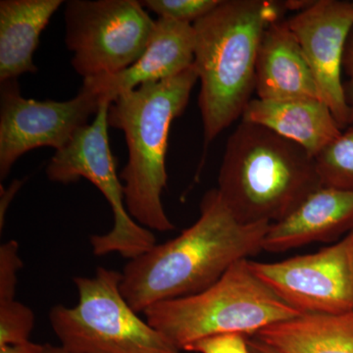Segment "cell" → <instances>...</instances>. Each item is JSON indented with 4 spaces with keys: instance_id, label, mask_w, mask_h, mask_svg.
Masks as SVG:
<instances>
[{
    "instance_id": "obj_6",
    "label": "cell",
    "mask_w": 353,
    "mask_h": 353,
    "mask_svg": "<svg viewBox=\"0 0 353 353\" xmlns=\"http://www.w3.org/2000/svg\"><path fill=\"white\" fill-rule=\"evenodd\" d=\"M121 280V272L104 267L94 277L73 279L77 305L57 304L48 315L60 347L69 353H180L130 306Z\"/></svg>"
},
{
    "instance_id": "obj_2",
    "label": "cell",
    "mask_w": 353,
    "mask_h": 353,
    "mask_svg": "<svg viewBox=\"0 0 353 353\" xmlns=\"http://www.w3.org/2000/svg\"><path fill=\"white\" fill-rule=\"evenodd\" d=\"M284 7L267 0H220L192 24L205 145L243 117L255 92L260 41L265 30L280 20Z\"/></svg>"
},
{
    "instance_id": "obj_14",
    "label": "cell",
    "mask_w": 353,
    "mask_h": 353,
    "mask_svg": "<svg viewBox=\"0 0 353 353\" xmlns=\"http://www.w3.org/2000/svg\"><path fill=\"white\" fill-rule=\"evenodd\" d=\"M255 92L263 101L320 99L314 77L285 21L265 30L257 53Z\"/></svg>"
},
{
    "instance_id": "obj_1",
    "label": "cell",
    "mask_w": 353,
    "mask_h": 353,
    "mask_svg": "<svg viewBox=\"0 0 353 353\" xmlns=\"http://www.w3.org/2000/svg\"><path fill=\"white\" fill-rule=\"evenodd\" d=\"M270 225L243 224L217 189L208 190L196 222L125 265L122 296L137 313H143L153 304L203 292L232 265L262 252Z\"/></svg>"
},
{
    "instance_id": "obj_25",
    "label": "cell",
    "mask_w": 353,
    "mask_h": 353,
    "mask_svg": "<svg viewBox=\"0 0 353 353\" xmlns=\"http://www.w3.org/2000/svg\"><path fill=\"white\" fill-rule=\"evenodd\" d=\"M248 347L250 353H283L253 336H248Z\"/></svg>"
},
{
    "instance_id": "obj_22",
    "label": "cell",
    "mask_w": 353,
    "mask_h": 353,
    "mask_svg": "<svg viewBox=\"0 0 353 353\" xmlns=\"http://www.w3.org/2000/svg\"><path fill=\"white\" fill-rule=\"evenodd\" d=\"M248 339V336L243 334H217L197 341L183 350L196 353H250Z\"/></svg>"
},
{
    "instance_id": "obj_10",
    "label": "cell",
    "mask_w": 353,
    "mask_h": 353,
    "mask_svg": "<svg viewBox=\"0 0 353 353\" xmlns=\"http://www.w3.org/2000/svg\"><path fill=\"white\" fill-rule=\"evenodd\" d=\"M101 102L83 88L67 101L26 99L17 80L0 83V179L34 148H63L97 115Z\"/></svg>"
},
{
    "instance_id": "obj_18",
    "label": "cell",
    "mask_w": 353,
    "mask_h": 353,
    "mask_svg": "<svg viewBox=\"0 0 353 353\" xmlns=\"http://www.w3.org/2000/svg\"><path fill=\"white\" fill-rule=\"evenodd\" d=\"M323 187L353 190V125L314 158Z\"/></svg>"
},
{
    "instance_id": "obj_17",
    "label": "cell",
    "mask_w": 353,
    "mask_h": 353,
    "mask_svg": "<svg viewBox=\"0 0 353 353\" xmlns=\"http://www.w3.org/2000/svg\"><path fill=\"white\" fill-rule=\"evenodd\" d=\"M253 336L283 353H353V313L301 314Z\"/></svg>"
},
{
    "instance_id": "obj_11",
    "label": "cell",
    "mask_w": 353,
    "mask_h": 353,
    "mask_svg": "<svg viewBox=\"0 0 353 353\" xmlns=\"http://www.w3.org/2000/svg\"><path fill=\"white\" fill-rule=\"evenodd\" d=\"M285 23L303 50L321 101L331 109L341 129H345L350 113L341 68L353 30V1H310Z\"/></svg>"
},
{
    "instance_id": "obj_5",
    "label": "cell",
    "mask_w": 353,
    "mask_h": 353,
    "mask_svg": "<svg viewBox=\"0 0 353 353\" xmlns=\"http://www.w3.org/2000/svg\"><path fill=\"white\" fill-rule=\"evenodd\" d=\"M145 320L178 350L217 334L254 336L262 329L301 315L250 269L248 259L232 265L208 289L153 304Z\"/></svg>"
},
{
    "instance_id": "obj_21",
    "label": "cell",
    "mask_w": 353,
    "mask_h": 353,
    "mask_svg": "<svg viewBox=\"0 0 353 353\" xmlns=\"http://www.w3.org/2000/svg\"><path fill=\"white\" fill-rule=\"evenodd\" d=\"M22 266L17 241L10 240L0 246V303L15 301L18 272Z\"/></svg>"
},
{
    "instance_id": "obj_15",
    "label": "cell",
    "mask_w": 353,
    "mask_h": 353,
    "mask_svg": "<svg viewBox=\"0 0 353 353\" xmlns=\"http://www.w3.org/2000/svg\"><path fill=\"white\" fill-rule=\"evenodd\" d=\"M241 120L267 128L296 143L313 158L343 132L331 109L320 99H252Z\"/></svg>"
},
{
    "instance_id": "obj_24",
    "label": "cell",
    "mask_w": 353,
    "mask_h": 353,
    "mask_svg": "<svg viewBox=\"0 0 353 353\" xmlns=\"http://www.w3.org/2000/svg\"><path fill=\"white\" fill-rule=\"evenodd\" d=\"M44 345L32 343L29 341L27 343L19 345H6L0 347V353H43Z\"/></svg>"
},
{
    "instance_id": "obj_4",
    "label": "cell",
    "mask_w": 353,
    "mask_h": 353,
    "mask_svg": "<svg viewBox=\"0 0 353 353\" xmlns=\"http://www.w3.org/2000/svg\"><path fill=\"white\" fill-rule=\"evenodd\" d=\"M320 187L314 158L267 128L241 120L228 139L217 190L243 224L279 222Z\"/></svg>"
},
{
    "instance_id": "obj_26",
    "label": "cell",
    "mask_w": 353,
    "mask_h": 353,
    "mask_svg": "<svg viewBox=\"0 0 353 353\" xmlns=\"http://www.w3.org/2000/svg\"><path fill=\"white\" fill-rule=\"evenodd\" d=\"M43 353H69L64 350L63 347H54V345H44L43 352Z\"/></svg>"
},
{
    "instance_id": "obj_13",
    "label": "cell",
    "mask_w": 353,
    "mask_h": 353,
    "mask_svg": "<svg viewBox=\"0 0 353 353\" xmlns=\"http://www.w3.org/2000/svg\"><path fill=\"white\" fill-rule=\"evenodd\" d=\"M353 229V190L320 187L290 214L270 225L263 250L285 252L314 243L336 240Z\"/></svg>"
},
{
    "instance_id": "obj_20",
    "label": "cell",
    "mask_w": 353,
    "mask_h": 353,
    "mask_svg": "<svg viewBox=\"0 0 353 353\" xmlns=\"http://www.w3.org/2000/svg\"><path fill=\"white\" fill-rule=\"evenodd\" d=\"M141 3L158 19L192 25L211 12L220 0H143Z\"/></svg>"
},
{
    "instance_id": "obj_23",
    "label": "cell",
    "mask_w": 353,
    "mask_h": 353,
    "mask_svg": "<svg viewBox=\"0 0 353 353\" xmlns=\"http://www.w3.org/2000/svg\"><path fill=\"white\" fill-rule=\"evenodd\" d=\"M343 66L345 67L348 76V82L345 90L348 108H350V126H352L353 125V30L352 34H350V39H348L347 48H345Z\"/></svg>"
},
{
    "instance_id": "obj_19",
    "label": "cell",
    "mask_w": 353,
    "mask_h": 353,
    "mask_svg": "<svg viewBox=\"0 0 353 353\" xmlns=\"http://www.w3.org/2000/svg\"><path fill=\"white\" fill-rule=\"evenodd\" d=\"M34 322V311L24 303H0V347L29 341Z\"/></svg>"
},
{
    "instance_id": "obj_16",
    "label": "cell",
    "mask_w": 353,
    "mask_h": 353,
    "mask_svg": "<svg viewBox=\"0 0 353 353\" xmlns=\"http://www.w3.org/2000/svg\"><path fill=\"white\" fill-rule=\"evenodd\" d=\"M63 3L62 0L0 1V83L38 72L34 54L39 38Z\"/></svg>"
},
{
    "instance_id": "obj_8",
    "label": "cell",
    "mask_w": 353,
    "mask_h": 353,
    "mask_svg": "<svg viewBox=\"0 0 353 353\" xmlns=\"http://www.w3.org/2000/svg\"><path fill=\"white\" fill-rule=\"evenodd\" d=\"M64 19L72 66L83 80L131 66L145 50L155 26L137 0H69Z\"/></svg>"
},
{
    "instance_id": "obj_3",
    "label": "cell",
    "mask_w": 353,
    "mask_h": 353,
    "mask_svg": "<svg viewBox=\"0 0 353 353\" xmlns=\"http://www.w3.org/2000/svg\"><path fill=\"white\" fill-rule=\"evenodd\" d=\"M199 81L194 65L175 77L118 95L108 109L109 127L124 132L128 161L119 174L128 212L150 231L175 229L162 203L172 122L182 115Z\"/></svg>"
},
{
    "instance_id": "obj_7",
    "label": "cell",
    "mask_w": 353,
    "mask_h": 353,
    "mask_svg": "<svg viewBox=\"0 0 353 353\" xmlns=\"http://www.w3.org/2000/svg\"><path fill=\"white\" fill-rule=\"evenodd\" d=\"M111 102H101L90 124L82 128L61 150L55 152L46 168L51 182L68 183L87 179L101 190L112 209L113 228L104 234L90 236L95 256L119 253L134 259L157 245L150 230L141 226L128 212L124 185L117 173V162L111 152L108 136V109Z\"/></svg>"
},
{
    "instance_id": "obj_12",
    "label": "cell",
    "mask_w": 353,
    "mask_h": 353,
    "mask_svg": "<svg viewBox=\"0 0 353 353\" xmlns=\"http://www.w3.org/2000/svg\"><path fill=\"white\" fill-rule=\"evenodd\" d=\"M194 31L190 24L155 20L150 43L141 57L119 73L83 80L82 88L101 101L112 102L118 95L148 83L167 80L194 65Z\"/></svg>"
},
{
    "instance_id": "obj_9",
    "label": "cell",
    "mask_w": 353,
    "mask_h": 353,
    "mask_svg": "<svg viewBox=\"0 0 353 353\" xmlns=\"http://www.w3.org/2000/svg\"><path fill=\"white\" fill-rule=\"evenodd\" d=\"M255 275L301 314L353 313V229L310 254L264 263L248 260Z\"/></svg>"
}]
</instances>
